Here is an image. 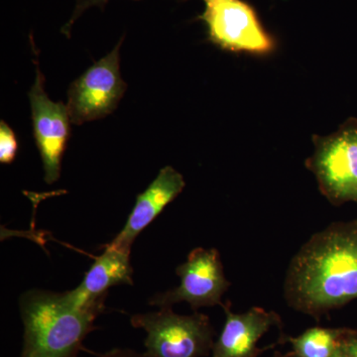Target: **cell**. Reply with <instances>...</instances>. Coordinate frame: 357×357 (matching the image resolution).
Returning <instances> with one entry per match:
<instances>
[{
    "label": "cell",
    "instance_id": "cell-1",
    "mask_svg": "<svg viewBox=\"0 0 357 357\" xmlns=\"http://www.w3.org/2000/svg\"><path fill=\"white\" fill-rule=\"evenodd\" d=\"M283 292L289 307L316 321L357 300V218L314 234L291 260Z\"/></svg>",
    "mask_w": 357,
    "mask_h": 357
},
{
    "label": "cell",
    "instance_id": "cell-2",
    "mask_svg": "<svg viewBox=\"0 0 357 357\" xmlns=\"http://www.w3.org/2000/svg\"><path fill=\"white\" fill-rule=\"evenodd\" d=\"M24 326L20 357H77L105 304L79 305L69 291H28L20 300Z\"/></svg>",
    "mask_w": 357,
    "mask_h": 357
},
{
    "label": "cell",
    "instance_id": "cell-4",
    "mask_svg": "<svg viewBox=\"0 0 357 357\" xmlns=\"http://www.w3.org/2000/svg\"><path fill=\"white\" fill-rule=\"evenodd\" d=\"M130 323L146 333L145 352L151 357H204L215 344L210 318L198 311L181 316L172 307H163L157 312L134 314Z\"/></svg>",
    "mask_w": 357,
    "mask_h": 357
},
{
    "label": "cell",
    "instance_id": "cell-11",
    "mask_svg": "<svg viewBox=\"0 0 357 357\" xmlns=\"http://www.w3.org/2000/svg\"><path fill=\"white\" fill-rule=\"evenodd\" d=\"M131 248L110 243L96 257L83 282L70 295L79 305L105 303L109 288L133 285Z\"/></svg>",
    "mask_w": 357,
    "mask_h": 357
},
{
    "label": "cell",
    "instance_id": "cell-12",
    "mask_svg": "<svg viewBox=\"0 0 357 357\" xmlns=\"http://www.w3.org/2000/svg\"><path fill=\"white\" fill-rule=\"evenodd\" d=\"M349 330L316 326L309 328L299 337H291L285 335L284 340L292 347V351L288 354L291 357H333Z\"/></svg>",
    "mask_w": 357,
    "mask_h": 357
},
{
    "label": "cell",
    "instance_id": "cell-17",
    "mask_svg": "<svg viewBox=\"0 0 357 357\" xmlns=\"http://www.w3.org/2000/svg\"><path fill=\"white\" fill-rule=\"evenodd\" d=\"M333 357H349L344 354V351L342 349H338L335 354H333Z\"/></svg>",
    "mask_w": 357,
    "mask_h": 357
},
{
    "label": "cell",
    "instance_id": "cell-18",
    "mask_svg": "<svg viewBox=\"0 0 357 357\" xmlns=\"http://www.w3.org/2000/svg\"><path fill=\"white\" fill-rule=\"evenodd\" d=\"M273 357H291L289 354H282L280 352L276 351L274 354Z\"/></svg>",
    "mask_w": 357,
    "mask_h": 357
},
{
    "label": "cell",
    "instance_id": "cell-14",
    "mask_svg": "<svg viewBox=\"0 0 357 357\" xmlns=\"http://www.w3.org/2000/svg\"><path fill=\"white\" fill-rule=\"evenodd\" d=\"M109 1V0H77L74 13H73L72 16H70V20L63 26L61 32L65 34L68 38H70L72 26L74 25L75 21H76L86 9L93 6H98L100 7V9H103Z\"/></svg>",
    "mask_w": 357,
    "mask_h": 357
},
{
    "label": "cell",
    "instance_id": "cell-5",
    "mask_svg": "<svg viewBox=\"0 0 357 357\" xmlns=\"http://www.w3.org/2000/svg\"><path fill=\"white\" fill-rule=\"evenodd\" d=\"M206 9L197 20L206 26L208 40L223 51L267 57L277 50V40L245 0H203Z\"/></svg>",
    "mask_w": 357,
    "mask_h": 357
},
{
    "label": "cell",
    "instance_id": "cell-9",
    "mask_svg": "<svg viewBox=\"0 0 357 357\" xmlns=\"http://www.w3.org/2000/svg\"><path fill=\"white\" fill-rule=\"evenodd\" d=\"M225 323L213 344L211 357H258L277 344L260 349L258 342L271 328H282L281 317L274 311L253 307L243 314L230 309L229 301L222 305Z\"/></svg>",
    "mask_w": 357,
    "mask_h": 357
},
{
    "label": "cell",
    "instance_id": "cell-7",
    "mask_svg": "<svg viewBox=\"0 0 357 357\" xmlns=\"http://www.w3.org/2000/svg\"><path fill=\"white\" fill-rule=\"evenodd\" d=\"M180 285L165 293L154 295L151 306L170 307L185 302L197 312L202 307H222V296L230 282L225 277L220 252L215 248L192 249L187 261L176 269Z\"/></svg>",
    "mask_w": 357,
    "mask_h": 357
},
{
    "label": "cell",
    "instance_id": "cell-8",
    "mask_svg": "<svg viewBox=\"0 0 357 357\" xmlns=\"http://www.w3.org/2000/svg\"><path fill=\"white\" fill-rule=\"evenodd\" d=\"M36 79L28 98L31 107L33 134L44 169V180L48 185L57 182L61 176L63 155L69 141L70 117L67 105L54 102L45 91V77L36 61Z\"/></svg>",
    "mask_w": 357,
    "mask_h": 357
},
{
    "label": "cell",
    "instance_id": "cell-3",
    "mask_svg": "<svg viewBox=\"0 0 357 357\" xmlns=\"http://www.w3.org/2000/svg\"><path fill=\"white\" fill-rule=\"evenodd\" d=\"M314 151L305 166L333 206L357 204V119L351 117L330 135H312Z\"/></svg>",
    "mask_w": 357,
    "mask_h": 357
},
{
    "label": "cell",
    "instance_id": "cell-13",
    "mask_svg": "<svg viewBox=\"0 0 357 357\" xmlns=\"http://www.w3.org/2000/svg\"><path fill=\"white\" fill-rule=\"evenodd\" d=\"M18 151V142L13 128L6 121H0V162L13 163Z\"/></svg>",
    "mask_w": 357,
    "mask_h": 357
},
{
    "label": "cell",
    "instance_id": "cell-15",
    "mask_svg": "<svg viewBox=\"0 0 357 357\" xmlns=\"http://www.w3.org/2000/svg\"><path fill=\"white\" fill-rule=\"evenodd\" d=\"M340 349L344 351L349 357H357V332L354 330H349L345 333L340 344Z\"/></svg>",
    "mask_w": 357,
    "mask_h": 357
},
{
    "label": "cell",
    "instance_id": "cell-6",
    "mask_svg": "<svg viewBox=\"0 0 357 357\" xmlns=\"http://www.w3.org/2000/svg\"><path fill=\"white\" fill-rule=\"evenodd\" d=\"M121 39L114 50L89 67L68 91V110L70 122L81 126L84 122L103 119L114 112L128 89L119 69Z\"/></svg>",
    "mask_w": 357,
    "mask_h": 357
},
{
    "label": "cell",
    "instance_id": "cell-16",
    "mask_svg": "<svg viewBox=\"0 0 357 357\" xmlns=\"http://www.w3.org/2000/svg\"><path fill=\"white\" fill-rule=\"evenodd\" d=\"M100 357H151L146 352H138L133 349H114L105 352Z\"/></svg>",
    "mask_w": 357,
    "mask_h": 357
},
{
    "label": "cell",
    "instance_id": "cell-10",
    "mask_svg": "<svg viewBox=\"0 0 357 357\" xmlns=\"http://www.w3.org/2000/svg\"><path fill=\"white\" fill-rule=\"evenodd\" d=\"M185 185L182 174L173 167L162 168L153 182L138 195L126 225L112 243L131 248L136 237L177 198Z\"/></svg>",
    "mask_w": 357,
    "mask_h": 357
}]
</instances>
